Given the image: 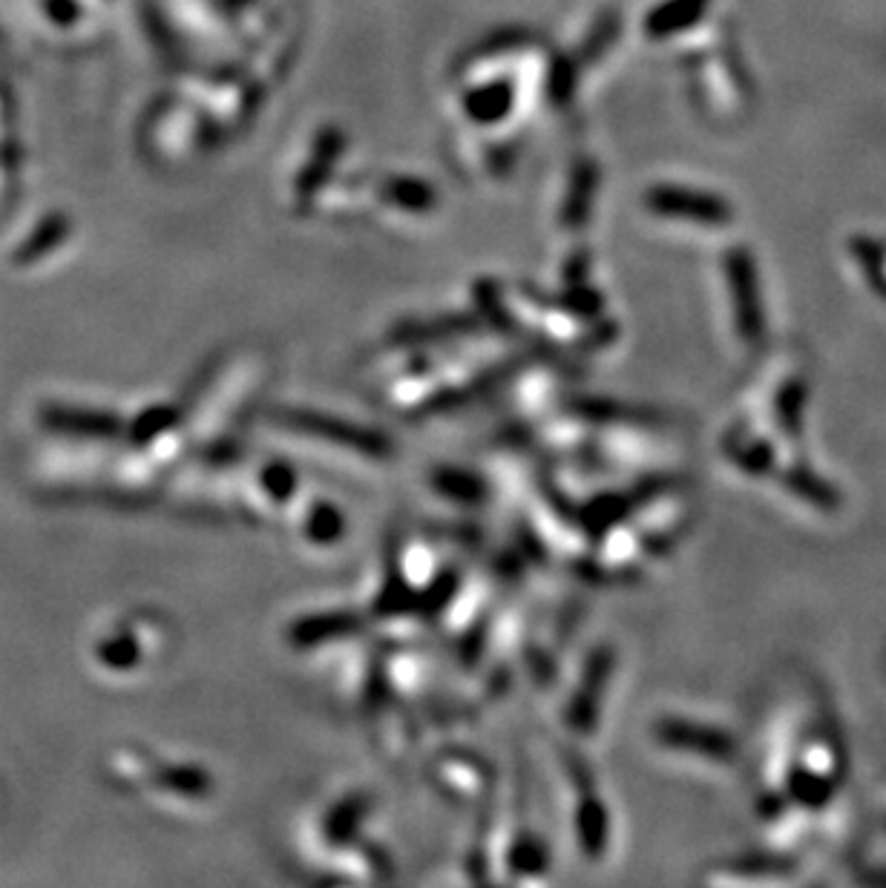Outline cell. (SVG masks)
I'll use <instances>...</instances> for the list:
<instances>
[{"label":"cell","mask_w":886,"mask_h":888,"mask_svg":"<svg viewBox=\"0 0 886 888\" xmlns=\"http://www.w3.org/2000/svg\"><path fill=\"white\" fill-rule=\"evenodd\" d=\"M653 734L668 748L682 750V753H694V757L708 759V762H732L737 757L734 736L719 728H711V725H703V721L665 716V719L657 721Z\"/></svg>","instance_id":"6da1fadb"},{"label":"cell","mask_w":886,"mask_h":888,"mask_svg":"<svg viewBox=\"0 0 886 888\" xmlns=\"http://www.w3.org/2000/svg\"><path fill=\"white\" fill-rule=\"evenodd\" d=\"M728 279H732V299H734V317H737V331L748 345L762 343L766 336V317L760 311V299L755 291V274L751 265L737 256L728 265Z\"/></svg>","instance_id":"7a4b0ae2"},{"label":"cell","mask_w":886,"mask_h":888,"mask_svg":"<svg viewBox=\"0 0 886 888\" xmlns=\"http://www.w3.org/2000/svg\"><path fill=\"white\" fill-rule=\"evenodd\" d=\"M783 483L794 492L798 498L809 501L812 506L823 512H832L841 506V495H837L835 486H829L826 481H821L812 469L805 467H791L783 472Z\"/></svg>","instance_id":"3957f363"},{"label":"cell","mask_w":886,"mask_h":888,"mask_svg":"<svg viewBox=\"0 0 886 888\" xmlns=\"http://www.w3.org/2000/svg\"><path fill=\"white\" fill-rule=\"evenodd\" d=\"M725 449L743 472L755 474V478L769 474L775 467V452H771L769 440H762V437H737V440H728Z\"/></svg>","instance_id":"277c9868"},{"label":"cell","mask_w":886,"mask_h":888,"mask_svg":"<svg viewBox=\"0 0 886 888\" xmlns=\"http://www.w3.org/2000/svg\"><path fill=\"white\" fill-rule=\"evenodd\" d=\"M803 403H805V383L803 379H789L780 394H777V422H780V431L789 437L800 435V426H803Z\"/></svg>","instance_id":"5b68a950"},{"label":"cell","mask_w":886,"mask_h":888,"mask_svg":"<svg viewBox=\"0 0 886 888\" xmlns=\"http://www.w3.org/2000/svg\"><path fill=\"white\" fill-rule=\"evenodd\" d=\"M734 868H737L740 874H786V871H791V866L786 863V859L769 857V854H757V857H751V859H740V863H737Z\"/></svg>","instance_id":"8992f818"}]
</instances>
